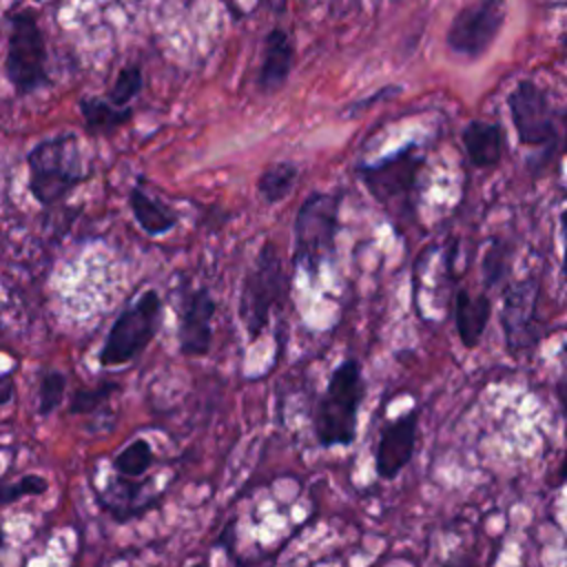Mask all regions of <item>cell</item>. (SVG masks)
Returning <instances> with one entry per match:
<instances>
[{
	"label": "cell",
	"instance_id": "29",
	"mask_svg": "<svg viewBox=\"0 0 567 567\" xmlns=\"http://www.w3.org/2000/svg\"><path fill=\"white\" fill-rule=\"evenodd\" d=\"M233 567H270L266 558H235Z\"/></svg>",
	"mask_w": 567,
	"mask_h": 567
},
{
	"label": "cell",
	"instance_id": "21",
	"mask_svg": "<svg viewBox=\"0 0 567 567\" xmlns=\"http://www.w3.org/2000/svg\"><path fill=\"white\" fill-rule=\"evenodd\" d=\"M66 392V377L58 370H47L38 383V414H51L64 399Z\"/></svg>",
	"mask_w": 567,
	"mask_h": 567
},
{
	"label": "cell",
	"instance_id": "27",
	"mask_svg": "<svg viewBox=\"0 0 567 567\" xmlns=\"http://www.w3.org/2000/svg\"><path fill=\"white\" fill-rule=\"evenodd\" d=\"M556 396H558V401H560L563 410L567 412V368H565V372H563L560 381L556 383Z\"/></svg>",
	"mask_w": 567,
	"mask_h": 567
},
{
	"label": "cell",
	"instance_id": "20",
	"mask_svg": "<svg viewBox=\"0 0 567 567\" xmlns=\"http://www.w3.org/2000/svg\"><path fill=\"white\" fill-rule=\"evenodd\" d=\"M153 463H155V454H153L151 443L146 439H135L115 454L113 470L120 476L140 478L151 470Z\"/></svg>",
	"mask_w": 567,
	"mask_h": 567
},
{
	"label": "cell",
	"instance_id": "32",
	"mask_svg": "<svg viewBox=\"0 0 567 567\" xmlns=\"http://www.w3.org/2000/svg\"><path fill=\"white\" fill-rule=\"evenodd\" d=\"M560 124H563V151L567 155V106L560 111Z\"/></svg>",
	"mask_w": 567,
	"mask_h": 567
},
{
	"label": "cell",
	"instance_id": "11",
	"mask_svg": "<svg viewBox=\"0 0 567 567\" xmlns=\"http://www.w3.org/2000/svg\"><path fill=\"white\" fill-rule=\"evenodd\" d=\"M416 425L419 410H410L383 427L374 447V470L381 478H396L401 470L412 461Z\"/></svg>",
	"mask_w": 567,
	"mask_h": 567
},
{
	"label": "cell",
	"instance_id": "9",
	"mask_svg": "<svg viewBox=\"0 0 567 567\" xmlns=\"http://www.w3.org/2000/svg\"><path fill=\"white\" fill-rule=\"evenodd\" d=\"M538 297H540V281L536 275L514 281L505 288L501 326L505 334V346L512 354L534 348L540 339V323L536 315Z\"/></svg>",
	"mask_w": 567,
	"mask_h": 567
},
{
	"label": "cell",
	"instance_id": "12",
	"mask_svg": "<svg viewBox=\"0 0 567 567\" xmlns=\"http://www.w3.org/2000/svg\"><path fill=\"white\" fill-rule=\"evenodd\" d=\"M213 315H215V299L208 295L206 288L193 290L186 297L182 319H179V330H177L182 354L202 357L210 350Z\"/></svg>",
	"mask_w": 567,
	"mask_h": 567
},
{
	"label": "cell",
	"instance_id": "13",
	"mask_svg": "<svg viewBox=\"0 0 567 567\" xmlns=\"http://www.w3.org/2000/svg\"><path fill=\"white\" fill-rule=\"evenodd\" d=\"M492 315V301L487 295L472 297L467 290H458L454 299V321L458 339L465 348H476Z\"/></svg>",
	"mask_w": 567,
	"mask_h": 567
},
{
	"label": "cell",
	"instance_id": "4",
	"mask_svg": "<svg viewBox=\"0 0 567 567\" xmlns=\"http://www.w3.org/2000/svg\"><path fill=\"white\" fill-rule=\"evenodd\" d=\"M339 228V197L312 193L297 213L295 224V261L308 275H317L334 252Z\"/></svg>",
	"mask_w": 567,
	"mask_h": 567
},
{
	"label": "cell",
	"instance_id": "7",
	"mask_svg": "<svg viewBox=\"0 0 567 567\" xmlns=\"http://www.w3.org/2000/svg\"><path fill=\"white\" fill-rule=\"evenodd\" d=\"M44 62V35L35 18L31 13H16L9 29L4 73L18 95H29L49 82Z\"/></svg>",
	"mask_w": 567,
	"mask_h": 567
},
{
	"label": "cell",
	"instance_id": "25",
	"mask_svg": "<svg viewBox=\"0 0 567 567\" xmlns=\"http://www.w3.org/2000/svg\"><path fill=\"white\" fill-rule=\"evenodd\" d=\"M507 268H509V248H507V244L494 239L492 246L485 252V259H483L485 284L487 286L498 284L507 275Z\"/></svg>",
	"mask_w": 567,
	"mask_h": 567
},
{
	"label": "cell",
	"instance_id": "16",
	"mask_svg": "<svg viewBox=\"0 0 567 567\" xmlns=\"http://www.w3.org/2000/svg\"><path fill=\"white\" fill-rule=\"evenodd\" d=\"M142 492H144L142 483L117 474L106 483V487L100 492L97 501L115 520H128L133 516H140L142 512H146L153 505V503L140 501Z\"/></svg>",
	"mask_w": 567,
	"mask_h": 567
},
{
	"label": "cell",
	"instance_id": "14",
	"mask_svg": "<svg viewBox=\"0 0 567 567\" xmlns=\"http://www.w3.org/2000/svg\"><path fill=\"white\" fill-rule=\"evenodd\" d=\"M463 146L467 157L478 168H492L503 157V131L494 122L472 120L463 128Z\"/></svg>",
	"mask_w": 567,
	"mask_h": 567
},
{
	"label": "cell",
	"instance_id": "23",
	"mask_svg": "<svg viewBox=\"0 0 567 567\" xmlns=\"http://www.w3.org/2000/svg\"><path fill=\"white\" fill-rule=\"evenodd\" d=\"M117 383H102L97 388L91 390H75V394L71 396V405L69 412L71 414H89L95 412L102 403L109 401V396L117 390Z\"/></svg>",
	"mask_w": 567,
	"mask_h": 567
},
{
	"label": "cell",
	"instance_id": "18",
	"mask_svg": "<svg viewBox=\"0 0 567 567\" xmlns=\"http://www.w3.org/2000/svg\"><path fill=\"white\" fill-rule=\"evenodd\" d=\"M128 206L140 224V228L148 235H164L177 224V215L166 208L162 202L148 197L142 188H131L128 193Z\"/></svg>",
	"mask_w": 567,
	"mask_h": 567
},
{
	"label": "cell",
	"instance_id": "10",
	"mask_svg": "<svg viewBox=\"0 0 567 567\" xmlns=\"http://www.w3.org/2000/svg\"><path fill=\"white\" fill-rule=\"evenodd\" d=\"M507 109L518 142L525 146H543L556 137V120L549 95L532 80H520L507 95Z\"/></svg>",
	"mask_w": 567,
	"mask_h": 567
},
{
	"label": "cell",
	"instance_id": "15",
	"mask_svg": "<svg viewBox=\"0 0 567 567\" xmlns=\"http://www.w3.org/2000/svg\"><path fill=\"white\" fill-rule=\"evenodd\" d=\"M292 66V47L281 29H272L264 42V62L259 71V86L266 93L277 91L286 84Z\"/></svg>",
	"mask_w": 567,
	"mask_h": 567
},
{
	"label": "cell",
	"instance_id": "1",
	"mask_svg": "<svg viewBox=\"0 0 567 567\" xmlns=\"http://www.w3.org/2000/svg\"><path fill=\"white\" fill-rule=\"evenodd\" d=\"M363 394L365 383L359 361H341L332 370L315 412V436L321 447L350 445L357 439V419Z\"/></svg>",
	"mask_w": 567,
	"mask_h": 567
},
{
	"label": "cell",
	"instance_id": "26",
	"mask_svg": "<svg viewBox=\"0 0 567 567\" xmlns=\"http://www.w3.org/2000/svg\"><path fill=\"white\" fill-rule=\"evenodd\" d=\"M558 230H560V239H563V264H560V272L563 279L567 281V208L560 213L558 217Z\"/></svg>",
	"mask_w": 567,
	"mask_h": 567
},
{
	"label": "cell",
	"instance_id": "31",
	"mask_svg": "<svg viewBox=\"0 0 567 567\" xmlns=\"http://www.w3.org/2000/svg\"><path fill=\"white\" fill-rule=\"evenodd\" d=\"M556 483H558V485H565V483H567V452H565L563 463H560V467H558V478H556Z\"/></svg>",
	"mask_w": 567,
	"mask_h": 567
},
{
	"label": "cell",
	"instance_id": "22",
	"mask_svg": "<svg viewBox=\"0 0 567 567\" xmlns=\"http://www.w3.org/2000/svg\"><path fill=\"white\" fill-rule=\"evenodd\" d=\"M142 69L137 64H128L120 69L115 84L109 91V102L115 106H128V102L142 91Z\"/></svg>",
	"mask_w": 567,
	"mask_h": 567
},
{
	"label": "cell",
	"instance_id": "6",
	"mask_svg": "<svg viewBox=\"0 0 567 567\" xmlns=\"http://www.w3.org/2000/svg\"><path fill=\"white\" fill-rule=\"evenodd\" d=\"M162 317V299L155 290H146L120 312L115 323L111 326L106 341L97 354L102 368L124 365L135 359L155 337L157 323Z\"/></svg>",
	"mask_w": 567,
	"mask_h": 567
},
{
	"label": "cell",
	"instance_id": "3",
	"mask_svg": "<svg viewBox=\"0 0 567 567\" xmlns=\"http://www.w3.org/2000/svg\"><path fill=\"white\" fill-rule=\"evenodd\" d=\"M423 164L425 159L416 153V148L405 146L379 164L359 166V175L365 182L372 197L394 219H412L414 190H416V179Z\"/></svg>",
	"mask_w": 567,
	"mask_h": 567
},
{
	"label": "cell",
	"instance_id": "19",
	"mask_svg": "<svg viewBox=\"0 0 567 567\" xmlns=\"http://www.w3.org/2000/svg\"><path fill=\"white\" fill-rule=\"evenodd\" d=\"M297 175H299V168L292 162L270 164L259 177V195L268 204H277L286 199L297 182Z\"/></svg>",
	"mask_w": 567,
	"mask_h": 567
},
{
	"label": "cell",
	"instance_id": "5",
	"mask_svg": "<svg viewBox=\"0 0 567 567\" xmlns=\"http://www.w3.org/2000/svg\"><path fill=\"white\" fill-rule=\"evenodd\" d=\"M286 295V277L281 268V257L272 241H266L252 268L244 277L241 299H239V317L250 339H257L268 323L270 310Z\"/></svg>",
	"mask_w": 567,
	"mask_h": 567
},
{
	"label": "cell",
	"instance_id": "33",
	"mask_svg": "<svg viewBox=\"0 0 567 567\" xmlns=\"http://www.w3.org/2000/svg\"><path fill=\"white\" fill-rule=\"evenodd\" d=\"M190 567H202V565H190Z\"/></svg>",
	"mask_w": 567,
	"mask_h": 567
},
{
	"label": "cell",
	"instance_id": "8",
	"mask_svg": "<svg viewBox=\"0 0 567 567\" xmlns=\"http://www.w3.org/2000/svg\"><path fill=\"white\" fill-rule=\"evenodd\" d=\"M507 16L505 0H476L463 7L445 35L450 51L463 58H481L496 40Z\"/></svg>",
	"mask_w": 567,
	"mask_h": 567
},
{
	"label": "cell",
	"instance_id": "30",
	"mask_svg": "<svg viewBox=\"0 0 567 567\" xmlns=\"http://www.w3.org/2000/svg\"><path fill=\"white\" fill-rule=\"evenodd\" d=\"M443 567H476V565H474V560L467 558V556H454V558L445 560Z\"/></svg>",
	"mask_w": 567,
	"mask_h": 567
},
{
	"label": "cell",
	"instance_id": "24",
	"mask_svg": "<svg viewBox=\"0 0 567 567\" xmlns=\"http://www.w3.org/2000/svg\"><path fill=\"white\" fill-rule=\"evenodd\" d=\"M49 487L47 478L40 474H22L18 481L13 483H4L2 485V505H11L13 501L22 498V496H40L44 494Z\"/></svg>",
	"mask_w": 567,
	"mask_h": 567
},
{
	"label": "cell",
	"instance_id": "2",
	"mask_svg": "<svg viewBox=\"0 0 567 567\" xmlns=\"http://www.w3.org/2000/svg\"><path fill=\"white\" fill-rule=\"evenodd\" d=\"M27 162L31 195L44 206L62 199L86 177L73 135H58L35 144Z\"/></svg>",
	"mask_w": 567,
	"mask_h": 567
},
{
	"label": "cell",
	"instance_id": "17",
	"mask_svg": "<svg viewBox=\"0 0 567 567\" xmlns=\"http://www.w3.org/2000/svg\"><path fill=\"white\" fill-rule=\"evenodd\" d=\"M80 113L84 117V126L91 135H106L124 126L133 117L131 106H115L109 100L86 95L80 100Z\"/></svg>",
	"mask_w": 567,
	"mask_h": 567
},
{
	"label": "cell",
	"instance_id": "28",
	"mask_svg": "<svg viewBox=\"0 0 567 567\" xmlns=\"http://www.w3.org/2000/svg\"><path fill=\"white\" fill-rule=\"evenodd\" d=\"M11 394H13L11 372H4V377H2V399H0V403H2V405H7V403L11 401Z\"/></svg>",
	"mask_w": 567,
	"mask_h": 567
}]
</instances>
